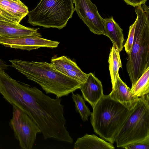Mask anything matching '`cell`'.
Wrapping results in <instances>:
<instances>
[{
    "mask_svg": "<svg viewBox=\"0 0 149 149\" xmlns=\"http://www.w3.org/2000/svg\"><path fill=\"white\" fill-rule=\"evenodd\" d=\"M9 61L10 66L37 83L47 94H53L56 98L68 95L79 89L82 83L60 72L51 63L17 59Z\"/></svg>",
    "mask_w": 149,
    "mask_h": 149,
    "instance_id": "1",
    "label": "cell"
},
{
    "mask_svg": "<svg viewBox=\"0 0 149 149\" xmlns=\"http://www.w3.org/2000/svg\"><path fill=\"white\" fill-rule=\"evenodd\" d=\"M93 109L90 120L94 132L113 144L133 109L129 110L109 95H104Z\"/></svg>",
    "mask_w": 149,
    "mask_h": 149,
    "instance_id": "2",
    "label": "cell"
},
{
    "mask_svg": "<svg viewBox=\"0 0 149 149\" xmlns=\"http://www.w3.org/2000/svg\"><path fill=\"white\" fill-rule=\"evenodd\" d=\"M135 7L134 41L126 64L132 86L149 67V8L145 4Z\"/></svg>",
    "mask_w": 149,
    "mask_h": 149,
    "instance_id": "3",
    "label": "cell"
},
{
    "mask_svg": "<svg viewBox=\"0 0 149 149\" xmlns=\"http://www.w3.org/2000/svg\"><path fill=\"white\" fill-rule=\"evenodd\" d=\"M73 0H41L27 14V22L33 26L59 29L65 27L75 11Z\"/></svg>",
    "mask_w": 149,
    "mask_h": 149,
    "instance_id": "4",
    "label": "cell"
},
{
    "mask_svg": "<svg viewBox=\"0 0 149 149\" xmlns=\"http://www.w3.org/2000/svg\"><path fill=\"white\" fill-rule=\"evenodd\" d=\"M149 138V94L141 97L116 137L117 147Z\"/></svg>",
    "mask_w": 149,
    "mask_h": 149,
    "instance_id": "5",
    "label": "cell"
},
{
    "mask_svg": "<svg viewBox=\"0 0 149 149\" xmlns=\"http://www.w3.org/2000/svg\"><path fill=\"white\" fill-rule=\"evenodd\" d=\"M13 116L9 125L21 149H32L40 129L29 116L16 106L12 105Z\"/></svg>",
    "mask_w": 149,
    "mask_h": 149,
    "instance_id": "6",
    "label": "cell"
},
{
    "mask_svg": "<svg viewBox=\"0 0 149 149\" xmlns=\"http://www.w3.org/2000/svg\"><path fill=\"white\" fill-rule=\"evenodd\" d=\"M75 10L94 34L105 35V19L99 14L97 6L91 0H73Z\"/></svg>",
    "mask_w": 149,
    "mask_h": 149,
    "instance_id": "7",
    "label": "cell"
},
{
    "mask_svg": "<svg viewBox=\"0 0 149 149\" xmlns=\"http://www.w3.org/2000/svg\"><path fill=\"white\" fill-rule=\"evenodd\" d=\"M59 43L58 41L33 36L15 38H0V44L6 47L29 51L42 47L56 48Z\"/></svg>",
    "mask_w": 149,
    "mask_h": 149,
    "instance_id": "8",
    "label": "cell"
},
{
    "mask_svg": "<svg viewBox=\"0 0 149 149\" xmlns=\"http://www.w3.org/2000/svg\"><path fill=\"white\" fill-rule=\"evenodd\" d=\"M51 62L55 69L63 74L83 83L86 80L88 74L84 72L76 63L65 56L58 57L54 55Z\"/></svg>",
    "mask_w": 149,
    "mask_h": 149,
    "instance_id": "9",
    "label": "cell"
},
{
    "mask_svg": "<svg viewBox=\"0 0 149 149\" xmlns=\"http://www.w3.org/2000/svg\"><path fill=\"white\" fill-rule=\"evenodd\" d=\"M39 28L28 27L19 23L0 20V38H15L33 36L42 37Z\"/></svg>",
    "mask_w": 149,
    "mask_h": 149,
    "instance_id": "10",
    "label": "cell"
},
{
    "mask_svg": "<svg viewBox=\"0 0 149 149\" xmlns=\"http://www.w3.org/2000/svg\"><path fill=\"white\" fill-rule=\"evenodd\" d=\"M79 89L85 101L88 102L92 108L104 95L101 82L91 72L88 74L86 80Z\"/></svg>",
    "mask_w": 149,
    "mask_h": 149,
    "instance_id": "11",
    "label": "cell"
},
{
    "mask_svg": "<svg viewBox=\"0 0 149 149\" xmlns=\"http://www.w3.org/2000/svg\"><path fill=\"white\" fill-rule=\"evenodd\" d=\"M112 86V90L109 95L110 97L120 102L129 110L133 109L140 97L132 95L130 88L122 80L119 74Z\"/></svg>",
    "mask_w": 149,
    "mask_h": 149,
    "instance_id": "12",
    "label": "cell"
},
{
    "mask_svg": "<svg viewBox=\"0 0 149 149\" xmlns=\"http://www.w3.org/2000/svg\"><path fill=\"white\" fill-rule=\"evenodd\" d=\"M29 12L27 7L20 0H12L9 6L0 10V20L19 23Z\"/></svg>",
    "mask_w": 149,
    "mask_h": 149,
    "instance_id": "13",
    "label": "cell"
},
{
    "mask_svg": "<svg viewBox=\"0 0 149 149\" xmlns=\"http://www.w3.org/2000/svg\"><path fill=\"white\" fill-rule=\"evenodd\" d=\"M105 36L111 40L113 45L117 48L119 52L124 47V39L123 29L112 16L105 19Z\"/></svg>",
    "mask_w": 149,
    "mask_h": 149,
    "instance_id": "14",
    "label": "cell"
},
{
    "mask_svg": "<svg viewBox=\"0 0 149 149\" xmlns=\"http://www.w3.org/2000/svg\"><path fill=\"white\" fill-rule=\"evenodd\" d=\"M110 142L98 137L95 134H86L78 138L74 144V149H114L115 147Z\"/></svg>",
    "mask_w": 149,
    "mask_h": 149,
    "instance_id": "15",
    "label": "cell"
},
{
    "mask_svg": "<svg viewBox=\"0 0 149 149\" xmlns=\"http://www.w3.org/2000/svg\"><path fill=\"white\" fill-rule=\"evenodd\" d=\"M130 92L133 96L139 97L149 94V67L132 86Z\"/></svg>",
    "mask_w": 149,
    "mask_h": 149,
    "instance_id": "16",
    "label": "cell"
},
{
    "mask_svg": "<svg viewBox=\"0 0 149 149\" xmlns=\"http://www.w3.org/2000/svg\"><path fill=\"white\" fill-rule=\"evenodd\" d=\"M108 63L111 82L112 85L115 82L119 74L120 68L122 64L120 55V52L115 46L113 45L111 49L109 54Z\"/></svg>",
    "mask_w": 149,
    "mask_h": 149,
    "instance_id": "17",
    "label": "cell"
},
{
    "mask_svg": "<svg viewBox=\"0 0 149 149\" xmlns=\"http://www.w3.org/2000/svg\"><path fill=\"white\" fill-rule=\"evenodd\" d=\"M72 97L75 104L76 111L79 113L83 121H88V117L91 116L92 112L86 105L85 101L82 96L72 92Z\"/></svg>",
    "mask_w": 149,
    "mask_h": 149,
    "instance_id": "18",
    "label": "cell"
},
{
    "mask_svg": "<svg viewBox=\"0 0 149 149\" xmlns=\"http://www.w3.org/2000/svg\"><path fill=\"white\" fill-rule=\"evenodd\" d=\"M136 23V21H135L134 23L130 26L127 38L124 45L125 51L127 54H130L133 45Z\"/></svg>",
    "mask_w": 149,
    "mask_h": 149,
    "instance_id": "19",
    "label": "cell"
},
{
    "mask_svg": "<svg viewBox=\"0 0 149 149\" xmlns=\"http://www.w3.org/2000/svg\"><path fill=\"white\" fill-rule=\"evenodd\" d=\"M123 148L126 149H149V138L130 143Z\"/></svg>",
    "mask_w": 149,
    "mask_h": 149,
    "instance_id": "20",
    "label": "cell"
},
{
    "mask_svg": "<svg viewBox=\"0 0 149 149\" xmlns=\"http://www.w3.org/2000/svg\"><path fill=\"white\" fill-rule=\"evenodd\" d=\"M128 5L135 7L142 4H145L148 0H123Z\"/></svg>",
    "mask_w": 149,
    "mask_h": 149,
    "instance_id": "21",
    "label": "cell"
},
{
    "mask_svg": "<svg viewBox=\"0 0 149 149\" xmlns=\"http://www.w3.org/2000/svg\"><path fill=\"white\" fill-rule=\"evenodd\" d=\"M8 68V65L6 63L0 59V71H5L7 70Z\"/></svg>",
    "mask_w": 149,
    "mask_h": 149,
    "instance_id": "22",
    "label": "cell"
}]
</instances>
